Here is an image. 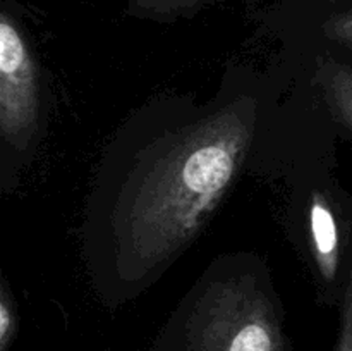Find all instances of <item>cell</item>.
Returning <instances> with one entry per match:
<instances>
[{"label":"cell","instance_id":"ba28073f","mask_svg":"<svg viewBox=\"0 0 352 351\" xmlns=\"http://www.w3.org/2000/svg\"><path fill=\"white\" fill-rule=\"evenodd\" d=\"M327 30H329V34H332L337 40L351 41L352 43V14L333 19L332 23H329Z\"/></svg>","mask_w":352,"mask_h":351},{"label":"cell","instance_id":"52a82bcc","mask_svg":"<svg viewBox=\"0 0 352 351\" xmlns=\"http://www.w3.org/2000/svg\"><path fill=\"white\" fill-rule=\"evenodd\" d=\"M336 351H352V268L340 310V329Z\"/></svg>","mask_w":352,"mask_h":351},{"label":"cell","instance_id":"8992f818","mask_svg":"<svg viewBox=\"0 0 352 351\" xmlns=\"http://www.w3.org/2000/svg\"><path fill=\"white\" fill-rule=\"evenodd\" d=\"M16 337V310L6 284L0 292V351H9Z\"/></svg>","mask_w":352,"mask_h":351},{"label":"cell","instance_id":"277c9868","mask_svg":"<svg viewBox=\"0 0 352 351\" xmlns=\"http://www.w3.org/2000/svg\"><path fill=\"white\" fill-rule=\"evenodd\" d=\"M309 219H311L313 248H315L320 274L325 282L332 284L339 268V236H337L332 210L329 209L327 200L320 193H315L311 198Z\"/></svg>","mask_w":352,"mask_h":351},{"label":"cell","instance_id":"6da1fadb","mask_svg":"<svg viewBox=\"0 0 352 351\" xmlns=\"http://www.w3.org/2000/svg\"><path fill=\"white\" fill-rule=\"evenodd\" d=\"M253 138V109L230 105L165 141L117 217L122 257L144 272L198 233L236 178Z\"/></svg>","mask_w":352,"mask_h":351},{"label":"cell","instance_id":"9c48e42d","mask_svg":"<svg viewBox=\"0 0 352 351\" xmlns=\"http://www.w3.org/2000/svg\"><path fill=\"white\" fill-rule=\"evenodd\" d=\"M140 2L155 7V9H174V7L189 6L196 0H140Z\"/></svg>","mask_w":352,"mask_h":351},{"label":"cell","instance_id":"3957f363","mask_svg":"<svg viewBox=\"0 0 352 351\" xmlns=\"http://www.w3.org/2000/svg\"><path fill=\"white\" fill-rule=\"evenodd\" d=\"M36 65L12 21L0 17V131L3 140L23 145L38 123Z\"/></svg>","mask_w":352,"mask_h":351},{"label":"cell","instance_id":"7a4b0ae2","mask_svg":"<svg viewBox=\"0 0 352 351\" xmlns=\"http://www.w3.org/2000/svg\"><path fill=\"white\" fill-rule=\"evenodd\" d=\"M192 351H285L280 323L263 292L248 281L217 284L191 327Z\"/></svg>","mask_w":352,"mask_h":351},{"label":"cell","instance_id":"5b68a950","mask_svg":"<svg viewBox=\"0 0 352 351\" xmlns=\"http://www.w3.org/2000/svg\"><path fill=\"white\" fill-rule=\"evenodd\" d=\"M322 85L332 109L352 129V67L329 64L323 69Z\"/></svg>","mask_w":352,"mask_h":351}]
</instances>
